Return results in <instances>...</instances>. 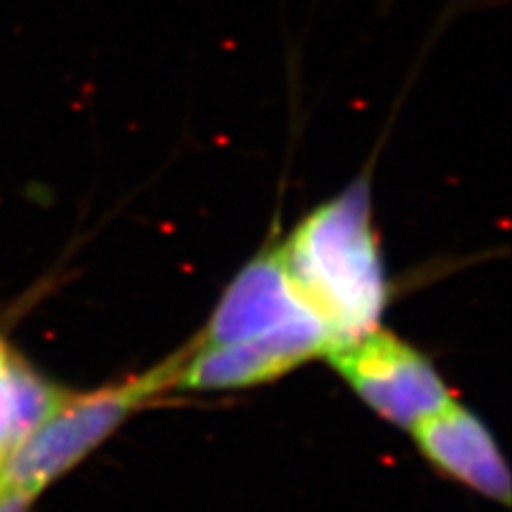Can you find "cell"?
<instances>
[{
	"instance_id": "cell-2",
	"label": "cell",
	"mask_w": 512,
	"mask_h": 512,
	"mask_svg": "<svg viewBox=\"0 0 512 512\" xmlns=\"http://www.w3.org/2000/svg\"><path fill=\"white\" fill-rule=\"evenodd\" d=\"M182 363L184 350L114 387L79 395L64 393L56 408L3 461L0 491L37 498L41 489L75 468L137 408L175 389Z\"/></svg>"
},
{
	"instance_id": "cell-6",
	"label": "cell",
	"mask_w": 512,
	"mask_h": 512,
	"mask_svg": "<svg viewBox=\"0 0 512 512\" xmlns=\"http://www.w3.org/2000/svg\"><path fill=\"white\" fill-rule=\"evenodd\" d=\"M412 436L423 455L446 476L508 504L510 474L495 440L476 416L455 404L453 399L419 425Z\"/></svg>"
},
{
	"instance_id": "cell-1",
	"label": "cell",
	"mask_w": 512,
	"mask_h": 512,
	"mask_svg": "<svg viewBox=\"0 0 512 512\" xmlns=\"http://www.w3.org/2000/svg\"><path fill=\"white\" fill-rule=\"evenodd\" d=\"M276 248L303 306L335 342L378 325L389 286L372 222L370 178L355 180L314 207Z\"/></svg>"
},
{
	"instance_id": "cell-3",
	"label": "cell",
	"mask_w": 512,
	"mask_h": 512,
	"mask_svg": "<svg viewBox=\"0 0 512 512\" xmlns=\"http://www.w3.org/2000/svg\"><path fill=\"white\" fill-rule=\"evenodd\" d=\"M327 359L367 406L397 427L412 429L453 399L419 350L378 327L333 346Z\"/></svg>"
},
{
	"instance_id": "cell-4",
	"label": "cell",
	"mask_w": 512,
	"mask_h": 512,
	"mask_svg": "<svg viewBox=\"0 0 512 512\" xmlns=\"http://www.w3.org/2000/svg\"><path fill=\"white\" fill-rule=\"evenodd\" d=\"M338 344L318 318L299 320L261 338L231 344H192L184 348V363L175 389L220 391L261 384L295 370L297 365Z\"/></svg>"
},
{
	"instance_id": "cell-7",
	"label": "cell",
	"mask_w": 512,
	"mask_h": 512,
	"mask_svg": "<svg viewBox=\"0 0 512 512\" xmlns=\"http://www.w3.org/2000/svg\"><path fill=\"white\" fill-rule=\"evenodd\" d=\"M0 344V466L32 429L50 414L60 397Z\"/></svg>"
},
{
	"instance_id": "cell-8",
	"label": "cell",
	"mask_w": 512,
	"mask_h": 512,
	"mask_svg": "<svg viewBox=\"0 0 512 512\" xmlns=\"http://www.w3.org/2000/svg\"><path fill=\"white\" fill-rule=\"evenodd\" d=\"M30 495L24 493H11V491H0V512H26L32 504Z\"/></svg>"
},
{
	"instance_id": "cell-5",
	"label": "cell",
	"mask_w": 512,
	"mask_h": 512,
	"mask_svg": "<svg viewBox=\"0 0 512 512\" xmlns=\"http://www.w3.org/2000/svg\"><path fill=\"white\" fill-rule=\"evenodd\" d=\"M316 318L288 280L276 244L252 259L229 284L197 344H231L261 338L299 320Z\"/></svg>"
}]
</instances>
